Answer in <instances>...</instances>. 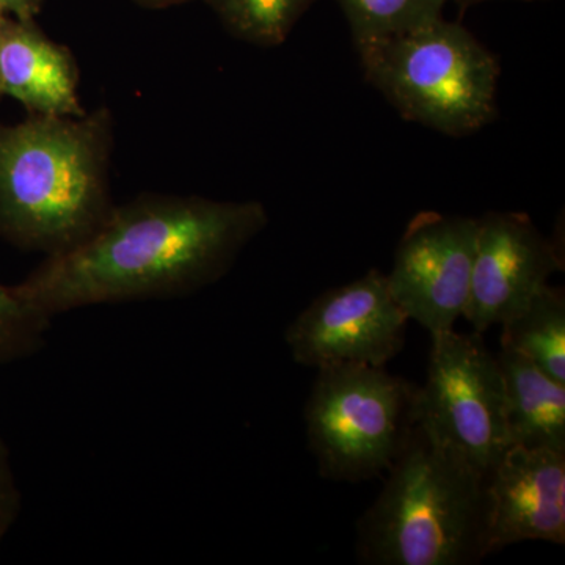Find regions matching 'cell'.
Wrapping results in <instances>:
<instances>
[{
    "instance_id": "9",
    "label": "cell",
    "mask_w": 565,
    "mask_h": 565,
    "mask_svg": "<svg viewBox=\"0 0 565 565\" xmlns=\"http://www.w3.org/2000/svg\"><path fill=\"white\" fill-rule=\"evenodd\" d=\"M564 269L553 241L522 212H487L478 218L470 297L463 318L486 333L519 313L534 294Z\"/></svg>"
},
{
    "instance_id": "13",
    "label": "cell",
    "mask_w": 565,
    "mask_h": 565,
    "mask_svg": "<svg viewBox=\"0 0 565 565\" xmlns=\"http://www.w3.org/2000/svg\"><path fill=\"white\" fill-rule=\"evenodd\" d=\"M501 348L526 356L539 370L565 385V296L545 285L519 311L501 323Z\"/></svg>"
},
{
    "instance_id": "19",
    "label": "cell",
    "mask_w": 565,
    "mask_h": 565,
    "mask_svg": "<svg viewBox=\"0 0 565 565\" xmlns=\"http://www.w3.org/2000/svg\"><path fill=\"white\" fill-rule=\"evenodd\" d=\"M140 6L148 9H169V7L181 6V3L191 2V0H136Z\"/></svg>"
},
{
    "instance_id": "15",
    "label": "cell",
    "mask_w": 565,
    "mask_h": 565,
    "mask_svg": "<svg viewBox=\"0 0 565 565\" xmlns=\"http://www.w3.org/2000/svg\"><path fill=\"white\" fill-rule=\"evenodd\" d=\"M236 39L255 46L285 43L316 0H206Z\"/></svg>"
},
{
    "instance_id": "7",
    "label": "cell",
    "mask_w": 565,
    "mask_h": 565,
    "mask_svg": "<svg viewBox=\"0 0 565 565\" xmlns=\"http://www.w3.org/2000/svg\"><path fill=\"white\" fill-rule=\"evenodd\" d=\"M408 318L390 292L386 274L367 270L359 280L316 297L285 332L292 360L302 366H386L405 344Z\"/></svg>"
},
{
    "instance_id": "21",
    "label": "cell",
    "mask_w": 565,
    "mask_h": 565,
    "mask_svg": "<svg viewBox=\"0 0 565 565\" xmlns=\"http://www.w3.org/2000/svg\"><path fill=\"white\" fill-rule=\"evenodd\" d=\"M7 20H9V18L3 17V14H0V33H2V29L3 25H6ZM0 98H2V95H0Z\"/></svg>"
},
{
    "instance_id": "3",
    "label": "cell",
    "mask_w": 565,
    "mask_h": 565,
    "mask_svg": "<svg viewBox=\"0 0 565 565\" xmlns=\"http://www.w3.org/2000/svg\"><path fill=\"white\" fill-rule=\"evenodd\" d=\"M377 500L356 523L367 565H475L487 557L489 478L415 423Z\"/></svg>"
},
{
    "instance_id": "20",
    "label": "cell",
    "mask_w": 565,
    "mask_h": 565,
    "mask_svg": "<svg viewBox=\"0 0 565 565\" xmlns=\"http://www.w3.org/2000/svg\"><path fill=\"white\" fill-rule=\"evenodd\" d=\"M457 6L462 7V9H468V7L478 6V3L489 2V0H455ZM523 2H533V0H523Z\"/></svg>"
},
{
    "instance_id": "14",
    "label": "cell",
    "mask_w": 565,
    "mask_h": 565,
    "mask_svg": "<svg viewBox=\"0 0 565 565\" xmlns=\"http://www.w3.org/2000/svg\"><path fill=\"white\" fill-rule=\"evenodd\" d=\"M355 46L379 43L423 28L438 18L448 0H337Z\"/></svg>"
},
{
    "instance_id": "1",
    "label": "cell",
    "mask_w": 565,
    "mask_h": 565,
    "mask_svg": "<svg viewBox=\"0 0 565 565\" xmlns=\"http://www.w3.org/2000/svg\"><path fill=\"white\" fill-rule=\"evenodd\" d=\"M267 225L259 202L145 193L115 204L88 239L46 256L17 289L51 319L95 305L189 296L225 277Z\"/></svg>"
},
{
    "instance_id": "10",
    "label": "cell",
    "mask_w": 565,
    "mask_h": 565,
    "mask_svg": "<svg viewBox=\"0 0 565 565\" xmlns=\"http://www.w3.org/2000/svg\"><path fill=\"white\" fill-rule=\"evenodd\" d=\"M487 556L526 541L565 544V452L511 446L487 481Z\"/></svg>"
},
{
    "instance_id": "5",
    "label": "cell",
    "mask_w": 565,
    "mask_h": 565,
    "mask_svg": "<svg viewBox=\"0 0 565 565\" xmlns=\"http://www.w3.org/2000/svg\"><path fill=\"white\" fill-rule=\"evenodd\" d=\"M418 386L385 366L344 364L318 370L305 426L327 481H370L388 473L416 423Z\"/></svg>"
},
{
    "instance_id": "8",
    "label": "cell",
    "mask_w": 565,
    "mask_h": 565,
    "mask_svg": "<svg viewBox=\"0 0 565 565\" xmlns=\"http://www.w3.org/2000/svg\"><path fill=\"white\" fill-rule=\"evenodd\" d=\"M478 218L435 211L416 214L397 244L390 292L430 334L455 329L470 297Z\"/></svg>"
},
{
    "instance_id": "18",
    "label": "cell",
    "mask_w": 565,
    "mask_h": 565,
    "mask_svg": "<svg viewBox=\"0 0 565 565\" xmlns=\"http://www.w3.org/2000/svg\"><path fill=\"white\" fill-rule=\"evenodd\" d=\"M43 0H0V14L18 21H33Z\"/></svg>"
},
{
    "instance_id": "11",
    "label": "cell",
    "mask_w": 565,
    "mask_h": 565,
    "mask_svg": "<svg viewBox=\"0 0 565 565\" xmlns=\"http://www.w3.org/2000/svg\"><path fill=\"white\" fill-rule=\"evenodd\" d=\"M0 95L32 115L81 117L79 68L68 47L47 39L33 21L7 20L0 33Z\"/></svg>"
},
{
    "instance_id": "4",
    "label": "cell",
    "mask_w": 565,
    "mask_h": 565,
    "mask_svg": "<svg viewBox=\"0 0 565 565\" xmlns=\"http://www.w3.org/2000/svg\"><path fill=\"white\" fill-rule=\"evenodd\" d=\"M356 51L366 81L404 120L463 137L497 118L500 63L457 22L438 18Z\"/></svg>"
},
{
    "instance_id": "2",
    "label": "cell",
    "mask_w": 565,
    "mask_h": 565,
    "mask_svg": "<svg viewBox=\"0 0 565 565\" xmlns=\"http://www.w3.org/2000/svg\"><path fill=\"white\" fill-rule=\"evenodd\" d=\"M111 145L107 107L81 117L0 122V236L46 256L88 239L115 206Z\"/></svg>"
},
{
    "instance_id": "6",
    "label": "cell",
    "mask_w": 565,
    "mask_h": 565,
    "mask_svg": "<svg viewBox=\"0 0 565 565\" xmlns=\"http://www.w3.org/2000/svg\"><path fill=\"white\" fill-rule=\"evenodd\" d=\"M426 384L416 393V423L434 440L489 478L508 451L504 385L481 333L430 334Z\"/></svg>"
},
{
    "instance_id": "16",
    "label": "cell",
    "mask_w": 565,
    "mask_h": 565,
    "mask_svg": "<svg viewBox=\"0 0 565 565\" xmlns=\"http://www.w3.org/2000/svg\"><path fill=\"white\" fill-rule=\"evenodd\" d=\"M52 319L18 291L0 285V364L28 359L43 349Z\"/></svg>"
},
{
    "instance_id": "12",
    "label": "cell",
    "mask_w": 565,
    "mask_h": 565,
    "mask_svg": "<svg viewBox=\"0 0 565 565\" xmlns=\"http://www.w3.org/2000/svg\"><path fill=\"white\" fill-rule=\"evenodd\" d=\"M504 422L509 446L565 452V385L526 356L501 348Z\"/></svg>"
},
{
    "instance_id": "17",
    "label": "cell",
    "mask_w": 565,
    "mask_h": 565,
    "mask_svg": "<svg viewBox=\"0 0 565 565\" xmlns=\"http://www.w3.org/2000/svg\"><path fill=\"white\" fill-rule=\"evenodd\" d=\"M21 501V490L11 465L9 449L0 438V544L20 516Z\"/></svg>"
}]
</instances>
